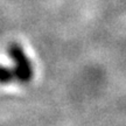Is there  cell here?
<instances>
[{"mask_svg":"<svg viewBox=\"0 0 126 126\" xmlns=\"http://www.w3.org/2000/svg\"><path fill=\"white\" fill-rule=\"evenodd\" d=\"M8 54L15 62L14 70H15L16 79L20 82H29L33 76V69H32L31 61L26 56L22 48L16 43H13L9 46Z\"/></svg>","mask_w":126,"mask_h":126,"instance_id":"obj_1","label":"cell"},{"mask_svg":"<svg viewBox=\"0 0 126 126\" xmlns=\"http://www.w3.org/2000/svg\"><path fill=\"white\" fill-rule=\"evenodd\" d=\"M16 79L14 68H6L0 65V83H9Z\"/></svg>","mask_w":126,"mask_h":126,"instance_id":"obj_2","label":"cell"}]
</instances>
